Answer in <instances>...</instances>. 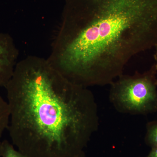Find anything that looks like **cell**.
<instances>
[{
    "instance_id": "1",
    "label": "cell",
    "mask_w": 157,
    "mask_h": 157,
    "mask_svg": "<svg viewBox=\"0 0 157 157\" xmlns=\"http://www.w3.org/2000/svg\"><path fill=\"white\" fill-rule=\"evenodd\" d=\"M157 43V0H65L47 59L73 83L110 85Z\"/></svg>"
},
{
    "instance_id": "2",
    "label": "cell",
    "mask_w": 157,
    "mask_h": 157,
    "mask_svg": "<svg viewBox=\"0 0 157 157\" xmlns=\"http://www.w3.org/2000/svg\"><path fill=\"white\" fill-rule=\"evenodd\" d=\"M12 144L28 157H72L99 126L98 105L87 87L68 80L47 59L17 62L6 87Z\"/></svg>"
},
{
    "instance_id": "3",
    "label": "cell",
    "mask_w": 157,
    "mask_h": 157,
    "mask_svg": "<svg viewBox=\"0 0 157 157\" xmlns=\"http://www.w3.org/2000/svg\"><path fill=\"white\" fill-rule=\"evenodd\" d=\"M157 68L154 64L143 73L122 74L110 84L109 98L122 113L145 115L157 111Z\"/></svg>"
},
{
    "instance_id": "4",
    "label": "cell",
    "mask_w": 157,
    "mask_h": 157,
    "mask_svg": "<svg viewBox=\"0 0 157 157\" xmlns=\"http://www.w3.org/2000/svg\"><path fill=\"white\" fill-rule=\"evenodd\" d=\"M18 54L12 37L6 33H0V87H6L12 77Z\"/></svg>"
},
{
    "instance_id": "5",
    "label": "cell",
    "mask_w": 157,
    "mask_h": 157,
    "mask_svg": "<svg viewBox=\"0 0 157 157\" xmlns=\"http://www.w3.org/2000/svg\"><path fill=\"white\" fill-rule=\"evenodd\" d=\"M10 121V110L9 104L0 96V138L9 127Z\"/></svg>"
},
{
    "instance_id": "6",
    "label": "cell",
    "mask_w": 157,
    "mask_h": 157,
    "mask_svg": "<svg viewBox=\"0 0 157 157\" xmlns=\"http://www.w3.org/2000/svg\"><path fill=\"white\" fill-rule=\"evenodd\" d=\"M1 157H28L17 150L15 149L13 144L8 140L1 142Z\"/></svg>"
},
{
    "instance_id": "7",
    "label": "cell",
    "mask_w": 157,
    "mask_h": 157,
    "mask_svg": "<svg viewBox=\"0 0 157 157\" xmlns=\"http://www.w3.org/2000/svg\"><path fill=\"white\" fill-rule=\"evenodd\" d=\"M146 140L153 147H157V121L147 124Z\"/></svg>"
},
{
    "instance_id": "8",
    "label": "cell",
    "mask_w": 157,
    "mask_h": 157,
    "mask_svg": "<svg viewBox=\"0 0 157 157\" xmlns=\"http://www.w3.org/2000/svg\"><path fill=\"white\" fill-rule=\"evenodd\" d=\"M147 157H157V147H153L149 154Z\"/></svg>"
},
{
    "instance_id": "9",
    "label": "cell",
    "mask_w": 157,
    "mask_h": 157,
    "mask_svg": "<svg viewBox=\"0 0 157 157\" xmlns=\"http://www.w3.org/2000/svg\"><path fill=\"white\" fill-rule=\"evenodd\" d=\"M155 52L154 54V59L155 61V65L156 67L157 68V43L155 45Z\"/></svg>"
},
{
    "instance_id": "10",
    "label": "cell",
    "mask_w": 157,
    "mask_h": 157,
    "mask_svg": "<svg viewBox=\"0 0 157 157\" xmlns=\"http://www.w3.org/2000/svg\"><path fill=\"white\" fill-rule=\"evenodd\" d=\"M81 154V152L79 153L77 155H76L72 157H80V155Z\"/></svg>"
},
{
    "instance_id": "11",
    "label": "cell",
    "mask_w": 157,
    "mask_h": 157,
    "mask_svg": "<svg viewBox=\"0 0 157 157\" xmlns=\"http://www.w3.org/2000/svg\"><path fill=\"white\" fill-rule=\"evenodd\" d=\"M0 157H1V142H0Z\"/></svg>"
},
{
    "instance_id": "12",
    "label": "cell",
    "mask_w": 157,
    "mask_h": 157,
    "mask_svg": "<svg viewBox=\"0 0 157 157\" xmlns=\"http://www.w3.org/2000/svg\"><path fill=\"white\" fill-rule=\"evenodd\" d=\"M156 83H157V80H156Z\"/></svg>"
}]
</instances>
